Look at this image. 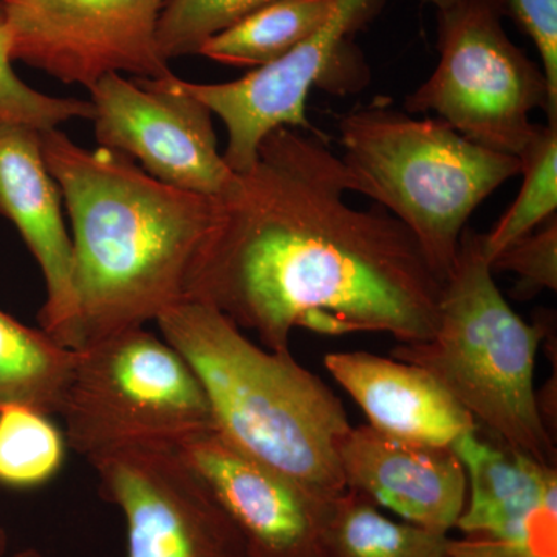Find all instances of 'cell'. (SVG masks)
<instances>
[{"mask_svg": "<svg viewBox=\"0 0 557 557\" xmlns=\"http://www.w3.org/2000/svg\"><path fill=\"white\" fill-rule=\"evenodd\" d=\"M273 0H164L157 42L168 62L199 54L212 36Z\"/></svg>", "mask_w": 557, "mask_h": 557, "instance_id": "obj_22", "label": "cell"}, {"mask_svg": "<svg viewBox=\"0 0 557 557\" xmlns=\"http://www.w3.org/2000/svg\"><path fill=\"white\" fill-rule=\"evenodd\" d=\"M443 557H528L515 545L487 536L450 539Z\"/></svg>", "mask_w": 557, "mask_h": 557, "instance_id": "obj_26", "label": "cell"}, {"mask_svg": "<svg viewBox=\"0 0 557 557\" xmlns=\"http://www.w3.org/2000/svg\"><path fill=\"white\" fill-rule=\"evenodd\" d=\"M547 329L527 324L502 295L483 234L465 228L456 262L442 284L431 339L399 344L392 358L426 369L490 437L545 468L556 442L539 410L534 368Z\"/></svg>", "mask_w": 557, "mask_h": 557, "instance_id": "obj_4", "label": "cell"}, {"mask_svg": "<svg viewBox=\"0 0 557 557\" xmlns=\"http://www.w3.org/2000/svg\"><path fill=\"white\" fill-rule=\"evenodd\" d=\"M7 547H9V539H7L5 530L0 525V557H5Z\"/></svg>", "mask_w": 557, "mask_h": 557, "instance_id": "obj_27", "label": "cell"}, {"mask_svg": "<svg viewBox=\"0 0 557 557\" xmlns=\"http://www.w3.org/2000/svg\"><path fill=\"white\" fill-rule=\"evenodd\" d=\"M39 134L32 127L0 123V215L13 223L46 281L39 329L75 350L81 346V322L72 236Z\"/></svg>", "mask_w": 557, "mask_h": 557, "instance_id": "obj_13", "label": "cell"}, {"mask_svg": "<svg viewBox=\"0 0 557 557\" xmlns=\"http://www.w3.org/2000/svg\"><path fill=\"white\" fill-rule=\"evenodd\" d=\"M336 0H273L209 38L199 54L233 67L271 64L327 22Z\"/></svg>", "mask_w": 557, "mask_h": 557, "instance_id": "obj_19", "label": "cell"}, {"mask_svg": "<svg viewBox=\"0 0 557 557\" xmlns=\"http://www.w3.org/2000/svg\"><path fill=\"white\" fill-rule=\"evenodd\" d=\"M75 350L0 309V410L25 406L58 416Z\"/></svg>", "mask_w": 557, "mask_h": 557, "instance_id": "obj_17", "label": "cell"}, {"mask_svg": "<svg viewBox=\"0 0 557 557\" xmlns=\"http://www.w3.org/2000/svg\"><path fill=\"white\" fill-rule=\"evenodd\" d=\"M437 13L438 62L426 83L406 98L410 113L437 119L483 148L519 157L548 113L544 70L505 32L504 0H428Z\"/></svg>", "mask_w": 557, "mask_h": 557, "instance_id": "obj_7", "label": "cell"}, {"mask_svg": "<svg viewBox=\"0 0 557 557\" xmlns=\"http://www.w3.org/2000/svg\"><path fill=\"white\" fill-rule=\"evenodd\" d=\"M13 557H44L42 553L36 548H25L21 549L20 553H16Z\"/></svg>", "mask_w": 557, "mask_h": 557, "instance_id": "obj_28", "label": "cell"}, {"mask_svg": "<svg viewBox=\"0 0 557 557\" xmlns=\"http://www.w3.org/2000/svg\"><path fill=\"white\" fill-rule=\"evenodd\" d=\"M448 534L387 518L368 497L346 491L329 502L321 557H443Z\"/></svg>", "mask_w": 557, "mask_h": 557, "instance_id": "obj_18", "label": "cell"}, {"mask_svg": "<svg viewBox=\"0 0 557 557\" xmlns=\"http://www.w3.org/2000/svg\"><path fill=\"white\" fill-rule=\"evenodd\" d=\"M95 138L141 163L172 188L223 196L236 172L219 152L211 110L172 73L160 79H127L109 73L90 87Z\"/></svg>", "mask_w": 557, "mask_h": 557, "instance_id": "obj_9", "label": "cell"}, {"mask_svg": "<svg viewBox=\"0 0 557 557\" xmlns=\"http://www.w3.org/2000/svg\"><path fill=\"white\" fill-rule=\"evenodd\" d=\"M339 461L348 491L434 533L449 534L467 505V472L450 446L408 442L361 424L344 438Z\"/></svg>", "mask_w": 557, "mask_h": 557, "instance_id": "obj_14", "label": "cell"}, {"mask_svg": "<svg viewBox=\"0 0 557 557\" xmlns=\"http://www.w3.org/2000/svg\"><path fill=\"white\" fill-rule=\"evenodd\" d=\"M156 324L196 372L223 437L319 500L346 493L339 448L354 426L325 381L197 300L171 307Z\"/></svg>", "mask_w": 557, "mask_h": 557, "instance_id": "obj_3", "label": "cell"}, {"mask_svg": "<svg viewBox=\"0 0 557 557\" xmlns=\"http://www.w3.org/2000/svg\"><path fill=\"white\" fill-rule=\"evenodd\" d=\"M339 139L348 193L370 197L399 220L442 284L472 212L520 175L518 157L483 148L445 121L381 104L344 115Z\"/></svg>", "mask_w": 557, "mask_h": 557, "instance_id": "obj_5", "label": "cell"}, {"mask_svg": "<svg viewBox=\"0 0 557 557\" xmlns=\"http://www.w3.org/2000/svg\"><path fill=\"white\" fill-rule=\"evenodd\" d=\"M175 450L228 515L247 557H321L329 502L242 453L215 428L186 438Z\"/></svg>", "mask_w": 557, "mask_h": 557, "instance_id": "obj_12", "label": "cell"}, {"mask_svg": "<svg viewBox=\"0 0 557 557\" xmlns=\"http://www.w3.org/2000/svg\"><path fill=\"white\" fill-rule=\"evenodd\" d=\"M491 270L518 274L516 298H534L544 289L557 288V219L553 215L533 233L516 240L491 262Z\"/></svg>", "mask_w": 557, "mask_h": 557, "instance_id": "obj_24", "label": "cell"}, {"mask_svg": "<svg viewBox=\"0 0 557 557\" xmlns=\"http://www.w3.org/2000/svg\"><path fill=\"white\" fill-rule=\"evenodd\" d=\"M58 416L69 448L86 460L135 446L177 449L186 438L214 428L196 372L146 325L75 348Z\"/></svg>", "mask_w": 557, "mask_h": 557, "instance_id": "obj_6", "label": "cell"}, {"mask_svg": "<svg viewBox=\"0 0 557 557\" xmlns=\"http://www.w3.org/2000/svg\"><path fill=\"white\" fill-rule=\"evenodd\" d=\"M13 60L90 89L109 73L172 75L157 27L164 0H2Z\"/></svg>", "mask_w": 557, "mask_h": 557, "instance_id": "obj_8", "label": "cell"}, {"mask_svg": "<svg viewBox=\"0 0 557 557\" xmlns=\"http://www.w3.org/2000/svg\"><path fill=\"white\" fill-rule=\"evenodd\" d=\"M13 42L0 0V123L20 124L44 132L72 120L94 119L90 100L40 94L24 83L13 69Z\"/></svg>", "mask_w": 557, "mask_h": 557, "instance_id": "obj_23", "label": "cell"}, {"mask_svg": "<svg viewBox=\"0 0 557 557\" xmlns=\"http://www.w3.org/2000/svg\"><path fill=\"white\" fill-rule=\"evenodd\" d=\"M346 193L339 157L321 139L271 132L218 197L186 300L214 307L270 350H289L295 329L431 339L442 282L399 220L350 207Z\"/></svg>", "mask_w": 557, "mask_h": 557, "instance_id": "obj_1", "label": "cell"}, {"mask_svg": "<svg viewBox=\"0 0 557 557\" xmlns=\"http://www.w3.org/2000/svg\"><path fill=\"white\" fill-rule=\"evenodd\" d=\"M504 5L541 54L548 84V123H557V0H504Z\"/></svg>", "mask_w": 557, "mask_h": 557, "instance_id": "obj_25", "label": "cell"}, {"mask_svg": "<svg viewBox=\"0 0 557 557\" xmlns=\"http://www.w3.org/2000/svg\"><path fill=\"white\" fill-rule=\"evenodd\" d=\"M101 497L126 523V557H247L244 539L174 448L135 446L90 458Z\"/></svg>", "mask_w": 557, "mask_h": 557, "instance_id": "obj_10", "label": "cell"}, {"mask_svg": "<svg viewBox=\"0 0 557 557\" xmlns=\"http://www.w3.org/2000/svg\"><path fill=\"white\" fill-rule=\"evenodd\" d=\"M523 182L518 199L490 234H483V251L490 263L509 245L533 233L556 215L557 123L536 124L518 157Z\"/></svg>", "mask_w": 557, "mask_h": 557, "instance_id": "obj_20", "label": "cell"}, {"mask_svg": "<svg viewBox=\"0 0 557 557\" xmlns=\"http://www.w3.org/2000/svg\"><path fill=\"white\" fill-rule=\"evenodd\" d=\"M69 443L51 416L25 406L0 410V486L36 490L65 463Z\"/></svg>", "mask_w": 557, "mask_h": 557, "instance_id": "obj_21", "label": "cell"}, {"mask_svg": "<svg viewBox=\"0 0 557 557\" xmlns=\"http://www.w3.org/2000/svg\"><path fill=\"white\" fill-rule=\"evenodd\" d=\"M325 368L361 408L369 426L408 442L453 446L478 423L426 369L369 351L325 355Z\"/></svg>", "mask_w": 557, "mask_h": 557, "instance_id": "obj_16", "label": "cell"}, {"mask_svg": "<svg viewBox=\"0 0 557 557\" xmlns=\"http://www.w3.org/2000/svg\"><path fill=\"white\" fill-rule=\"evenodd\" d=\"M454 453L467 472L468 497L456 528L515 545L528 557H557V468H545L479 431Z\"/></svg>", "mask_w": 557, "mask_h": 557, "instance_id": "obj_15", "label": "cell"}, {"mask_svg": "<svg viewBox=\"0 0 557 557\" xmlns=\"http://www.w3.org/2000/svg\"><path fill=\"white\" fill-rule=\"evenodd\" d=\"M380 0H336L322 27L281 60L255 69L230 83L199 84L182 79L183 87L218 115L228 134L223 160L242 174L258 161L260 143L271 132L313 131L307 119L310 90L329 75L346 51L348 38L364 24ZM428 2V0H424Z\"/></svg>", "mask_w": 557, "mask_h": 557, "instance_id": "obj_11", "label": "cell"}, {"mask_svg": "<svg viewBox=\"0 0 557 557\" xmlns=\"http://www.w3.org/2000/svg\"><path fill=\"white\" fill-rule=\"evenodd\" d=\"M39 137L72 225L81 344L186 300L218 199L164 185L124 153L81 148L60 129Z\"/></svg>", "mask_w": 557, "mask_h": 557, "instance_id": "obj_2", "label": "cell"}]
</instances>
